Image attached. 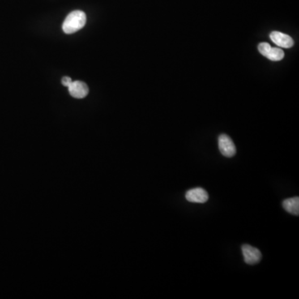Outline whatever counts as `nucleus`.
Segmentation results:
<instances>
[{"label":"nucleus","mask_w":299,"mask_h":299,"mask_svg":"<svg viewBox=\"0 0 299 299\" xmlns=\"http://www.w3.org/2000/svg\"><path fill=\"white\" fill-rule=\"evenodd\" d=\"M271 48H272L271 45L268 43H261L258 46V52L261 53V55H263V57L267 56Z\"/></svg>","instance_id":"nucleus-9"},{"label":"nucleus","mask_w":299,"mask_h":299,"mask_svg":"<svg viewBox=\"0 0 299 299\" xmlns=\"http://www.w3.org/2000/svg\"><path fill=\"white\" fill-rule=\"evenodd\" d=\"M72 82H73V80L69 77H64L62 79V83L64 87H69Z\"/></svg>","instance_id":"nucleus-10"},{"label":"nucleus","mask_w":299,"mask_h":299,"mask_svg":"<svg viewBox=\"0 0 299 299\" xmlns=\"http://www.w3.org/2000/svg\"><path fill=\"white\" fill-rule=\"evenodd\" d=\"M242 253L245 263L247 264L254 265L259 263L262 258V254L259 249L249 245L242 246Z\"/></svg>","instance_id":"nucleus-3"},{"label":"nucleus","mask_w":299,"mask_h":299,"mask_svg":"<svg viewBox=\"0 0 299 299\" xmlns=\"http://www.w3.org/2000/svg\"><path fill=\"white\" fill-rule=\"evenodd\" d=\"M87 22V16L84 12L76 10L67 16L62 24V30L67 35H72L78 32L84 27Z\"/></svg>","instance_id":"nucleus-1"},{"label":"nucleus","mask_w":299,"mask_h":299,"mask_svg":"<svg viewBox=\"0 0 299 299\" xmlns=\"http://www.w3.org/2000/svg\"><path fill=\"white\" fill-rule=\"evenodd\" d=\"M185 199L191 203H206L208 201L209 194L203 188H194L186 192Z\"/></svg>","instance_id":"nucleus-5"},{"label":"nucleus","mask_w":299,"mask_h":299,"mask_svg":"<svg viewBox=\"0 0 299 299\" xmlns=\"http://www.w3.org/2000/svg\"><path fill=\"white\" fill-rule=\"evenodd\" d=\"M270 37L274 44L279 46V47H281V48H290L294 44L293 39L289 35L278 32V31H274V32H271Z\"/></svg>","instance_id":"nucleus-6"},{"label":"nucleus","mask_w":299,"mask_h":299,"mask_svg":"<svg viewBox=\"0 0 299 299\" xmlns=\"http://www.w3.org/2000/svg\"><path fill=\"white\" fill-rule=\"evenodd\" d=\"M219 149L220 153L225 157H233L236 154V147L230 137L225 134L219 137Z\"/></svg>","instance_id":"nucleus-2"},{"label":"nucleus","mask_w":299,"mask_h":299,"mask_svg":"<svg viewBox=\"0 0 299 299\" xmlns=\"http://www.w3.org/2000/svg\"><path fill=\"white\" fill-rule=\"evenodd\" d=\"M266 57L268 59L274 61V62H279V61L283 59L284 52L282 50L281 48H271Z\"/></svg>","instance_id":"nucleus-8"},{"label":"nucleus","mask_w":299,"mask_h":299,"mask_svg":"<svg viewBox=\"0 0 299 299\" xmlns=\"http://www.w3.org/2000/svg\"><path fill=\"white\" fill-rule=\"evenodd\" d=\"M283 207L287 212L290 213L293 215H299V198L292 197L289 199L283 201Z\"/></svg>","instance_id":"nucleus-7"},{"label":"nucleus","mask_w":299,"mask_h":299,"mask_svg":"<svg viewBox=\"0 0 299 299\" xmlns=\"http://www.w3.org/2000/svg\"><path fill=\"white\" fill-rule=\"evenodd\" d=\"M68 88L70 95L73 97L78 99L84 98L89 92V88L87 87V85L81 81H75V82L73 81Z\"/></svg>","instance_id":"nucleus-4"}]
</instances>
